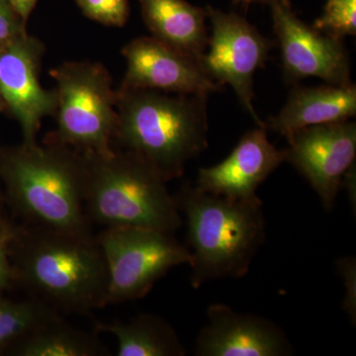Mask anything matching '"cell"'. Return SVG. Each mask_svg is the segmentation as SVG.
<instances>
[{
    "instance_id": "cell-1",
    "label": "cell",
    "mask_w": 356,
    "mask_h": 356,
    "mask_svg": "<svg viewBox=\"0 0 356 356\" xmlns=\"http://www.w3.org/2000/svg\"><path fill=\"white\" fill-rule=\"evenodd\" d=\"M9 257L13 282L58 313L89 315L107 306L106 261L93 234L23 224Z\"/></svg>"
},
{
    "instance_id": "cell-2",
    "label": "cell",
    "mask_w": 356,
    "mask_h": 356,
    "mask_svg": "<svg viewBox=\"0 0 356 356\" xmlns=\"http://www.w3.org/2000/svg\"><path fill=\"white\" fill-rule=\"evenodd\" d=\"M113 147L135 154L165 182L208 147V95L118 88Z\"/></svg>"
},
{
    "instance_id": "cell-3",
    "label": "cell",
    "mask_w": 356,
    "mask_h": 356,
    "mask_svg": "<svg viewBox=\"0 0 356 356\" xmlns=\"http://www.w3.org/2000/svg\"><path fill=\"white\" fill-rule=\"evenodd\" d=\"M6 201L24 224L93 234L84 210L81 154L54 139L0 149Z\"/></svg>"
},
{
    "instance_id": "cell-4",
    "label": "cell",
    "mask_w": 356,
    "mask_h": 356,
    "mask_svg": "<svg viewBox=\"0 0 356 356\" xmlns=\"http://www.w3.org/2000/svg\"><path fill=\"white\" fill-rule=\"evenodd\" d=\"M175 200L186 220L192 286L197 289L208 281L248 274L266 242L261 199L225 198L186 184Z\"/></svg>"
},
{
    "instance_id": "cell-5",
    "label": "cell",
    "mask_w": 356,
    "mask_h": 356,
    "mask_svg": "<svg viewBox=\"0 0 356 356\" xmlns=\"http://www.w3.org/2000/svg\"><path fill=\"white\" fill-rule=\"evenodd\" d=\"M81 158L84 210L91 225L170 234L181 227L166 182L135 154L114 147L109 154L84 153Z\"/></svg>"
},
{
    "instance_id": "cell-6",
    "label": "cell",
    "mask_w": 356,
    "mask_h": 356,
    "mask_svg": "<svg viewBox=\"0 0 356 356\" xmlns=\"http://www.w3.org/2000/svg\"><path fill=\"white\" fill-rule=\"evenodd\" d=\"M57 96V131L51 137L79 153L113 151L117 91L104 65L67 62L50 72Z\"/></svg>"
},
{
    "instance_id": "cell-7",
    "label": "cell",
    "mask_w": 356,
    "mask_h": 356,
    "mask_svg": "<svg viewBox=\"0 0 356 356\" xmlns=\"http://www.w3.org/2000/svg\"><path fill=\"white\" fill-rule=\"evenodd\" d=\"M96 240L108 273L107 306L144 298L170 269L191 261L187 248L158 229L106 228Z\"/></svg>"
},
{
    "instance_id": "cell-8",
    "label": "cell",
    "mask_w": 356,
    "mask_h": 356,
    "mask_svg": "<svg viewBox=\"0 0 356 356\" xmlns=\"http://www.w3.org/2000/svg\"><path fill=\"white\" fill-rule=\"evenodd\" d=\"M206 10L212 23V35L201 58V67L222 88L231 86L257 126L266 127L252 104V83L273 43L238 14L225 13L211 6Z\"/></svg>"
},
{
    "instance_id": "cell-9",
    "label": "cell",
    "mask_w": 356,
    "mask_h": 356,
    "mask_svg": "<svg viewBox=\"0 0 356 356\" xmlns=\"http://www.w3.org/2000/svg\"><path fill=\"white\" fill-rule=\"evenodd\" d=\"M287 81L318 77L327 84L351 86L350 65L343 40L311 27L293 11L289 0L269 1Z\"/></svg>"
},
{
    "instance_id": "cell-10",
    "label": "cell",
    "mask_w": 356,
    "mask_h": 356,
    "mask_svg": "<svg viewBox=\"0 0 356 356\" xmlns=\"http://www.w3.org/2000/svg\"><path fill=\"white\" fill-rule=\"evenodd\" d=\"M286 138L285 161L303 175L325 209L332 210L346 172L355 165V123L348 120L309 126Z\"/></svg>"
},
{
    "instance_id": "cell-11",
    "label": "cell",
    "mask_w": 356,
    "mask_h": 356,
    "mask_svg": "<svg viewBox=\"0 0 356 356\" xmlns=\"http://www.w3.org/2000/svg\"><path fill=\"white\" fill-rule=\"evenodd\" d=\"M43 43L27 31L0 44V96L20 124L23 143L37 142L42 121L55 116L57 96L40 83Z\"/></svg>"
},
{
    "instance_id": "cell-12",
    "label": "cell",
    "mask_w": 356,
    "mask_h": 356,
    "mask_svg": "<svg viewBox=\"0 0 356 356\" xmlns=\"http://www.w3.org/2000/svg\"><path fill=\"white\" fill-rule=\"evenodd\" d=\"M122 55L127 70L119 88L208 96L222 89L199 63L153 37L133 40Z\"/></svg>"
},
{
    "instance_id": "cell-13",
    "label": "cell",
    "mask_w": 356,
    "mask_h": 356,
    "mask_svg": "<svg viewBox=\"0 0 356 356\" xmlns=\"http://www.w3.org/2000/svg\"><path fill=\"white\" fill-rule=\"evenodd\" d=\"M196 341L198 356H288L294 353L284 332L261 316L213 304Z\"/></svg>"
},
{
    "instance_id": "cell-14",
    "label": "cell",
    "mask_w": 356,
    "mask_h": 356,
    "mask_svg": "<svg viewBox=\"0 0 356 356\" xmlns=\"http://www.w3.org/2000/svg\"><path fill=\"white\" fill-rule=\"evenodd\" d=\"M266 127L257 126L243 136L228 158L200 168L196 186L201 191L235 200L257 197L259 185L285 161L284 149L267 138Z\"/></svg>"
},
{
    "instance_id": "cell-15",
    "label": "cell",
    "mask_w": 356,
    "mask_h": 356,
    "mask_svg": "<svg viewBox=\"0 0 356 356\" xmlns=\"http://www.w3.org/2000/svg\"><path fill=\"white\" fill-rule=\"evenodd\" d=\"M356 114V88L327 86H296L280 113L269 118L266 129L286 136L309 126L348 121Z\"/></svg>"
},
{
    "instance_id": "cell-16",
    "label": "cell",
    "mask_w": 356,
    "mask_h": 356,
    "mask_svg": "<svg viewBox=\"0 0 356 356\" xmlns=\"http://www.w3.org/2000/svg\"><path fill=\"white\" fill-rule=\"evenodd\" d=\"M142 15L153 38L200 64L207 49V10L186 0H140Z\"/></svg>"
},
{
    "instance_id": "cell-17",
    "label": "cell",
    "mask_w": 356,
    "mask_h": 356,
    "mask_svg": "<svg viewBox=\"0 0 356 356\" xmlns=\"http://www.w3.org/2000/svg\"><path fill=\"white\" fill-rule=\"evenodd\" d=\"M97 334L117 339V356H184V344L172 325L154 314H140L127 322L98 323Z\"/></svg>"
},
{
    "instance_id": "cell-18",
    "label": "cell",
    "mask_w": 356,
    "mask_h": 356,
    "mask_svg": "<svg viewBox=\"0 0 356 356\" xmlns=\"http://www.w3.org/2000/svg\"><path fill=\"white\" fill-rule=\"evenodd\" d=\"M18 356H108L109 348L97 332L65 322L62 316L35 327L8 350Z\"/></svg>"
},
{
    "instance_id": "cell-19",
    "label": "cell",
    "mask_w": 356,
    "mask_h": 356,
    "mask_svg": "<svg viewBox=\"0 0 356 356\" xmlns=\"http://www.w3.org/2000/svg\"><path fill=\"white\" fill-rule=\"evenodd\" d=\"M58 316V311L39 300L13 301L0 294V351L8 350L35 327Z\"/></svg>"
},
{
    "instance_id": "cell-20",
    "label": "cell",
    "mask_w": 356,
    "mask_h": 356,
    "mask_svg": "<svg viewBox=\"0 0 356 356\" xmlns=\"http://www.w3.org/2000/svg\"><path fill=\"white\" fill-rule=\"evenodd\" d=\"M314 27L318 31L343 40L356 34V0H327L324 13Z\"/></svg>"
},
{
    "instance_id": "cell-21",
    "label": "cell",
    "mask_w": 356,
    "mask_h": 356,
    "mask_svg": "<svg viewBox=\"0 0 356 356\" xmlns=\"http://www.w3.org/2000/svg\"><path fill=\"white\" fill-rule=\"evenodd\" d=\"M89 19L112 27L126 24L130 14L128 0H76Z\"/></svg>"
},
{
    "instance_id": "cell-22",
    "label": "cell",
    "mask_w": 356,
    "mask_h": 356,
    "mask_svg": "<svg viewBox=\"0 0 356 356\" xmlns=\"http://www.w3.org/2000/svg\"><path fill=\"white\" fill-rule=\"evenodd\" d=\"M337 269L343 278L346 294L343 301L344 313L351 324L356 322V261L355 257H346L337 261Z\"/></svg>"
},
{
    "instance_id": "cell-23",
    "label": "cell",
    "mask_w": 356,
    "mask_h": 356,
    "mask_svg": "<svg viewBox=\"0 0 356 356\" xmlns=\"http://www.w3.org/2000/svg\"><path fill=\"white\" fill-rule=\"evenodd\" d=\"M15 225L6 222L0 227V290L14 284L9 250Z\"/></svg>"
},
{
    "instance_id": "cell-24",
    "label": "cell",
    "mask_w": 356,
    "mask_h": 356,
    "mask_svg": "<svg viewBox=\"0 0 356 356\" xmlns=\"http://www.w3.org/2000/svg\"><path fill=\"white\" fill-rule=\"evenodd\" d=\"M26 32V22L6 0H0V44Z\"/></svg>"
},
{
    "instance_id": "cell-25",
    "label": "cell",
    "mask_w": 356,
    "mask_h": 356,
    "mask_svg": "<svg viewBox=\"0 0 356 356\" xmlns=\"http://www.w3.org/2000/svg\"><path fill=\"white\" fill-rule=\"evenodd\" d=\"M15 13L22 18L24 22H27L30 14L34 10L38 0H6Z\"/></svg>"
},
{
    "instance_id": "cell-26",
    "label": "cell",
    "mask_w": 356,
    "mask_h": 356,
    "mask_svg": "<svg viewBox=\"0 0 356 356\" xmlns=\"http://www.w3.org/2000/svg\"><path fill=\"white\" fill-rule=\"evenodd\" d=\"M3 203H4V198L3 196H2V194L0 193V227L2 226V225L4 224V222H6V220H4L3 218Z\"/></svg>"
},
{
    "instance_id": "cell-27",
    "label": "cell",
    "mask_w": 356,
    "mask_h": 356,
    "mask_svg": "<svg viewBox=\"0 0 356 356\" xmlns=\"http://www.w3.org/2000/svg\"><path fill=\"white\" fill-rule=\"evenodd\" d=\"M259 1V0H234V3L235 4H245V6H248V4L252 3V2ZM264 1H271V0H264Z\"/></svg>"
},
{
    "instance_id": "cell-28",
    "label": "cell",
    "mask_w": 356,
    "mask_h": 356,
    "mask_svg": "<svg viewBox=\"0 0 356 356\" xmlns=\"http://www.w3.org/2000/svg\"><path fill=\"white\" fill-rule=\"evenodd\" d=\"M4 107L6 106H4V103L2 102L1 96H0V109H3Z\"/></svg>"
}]
</instances>
